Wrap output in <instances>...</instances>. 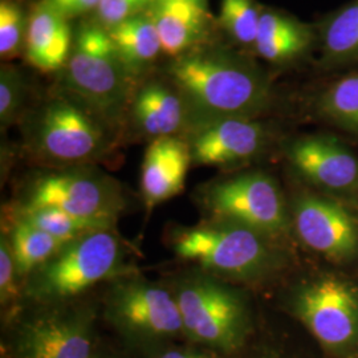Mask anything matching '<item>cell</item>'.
Segmentation results:
<instances>
[{"label":"cell","mask_w":358,"mask_h":358,"mask_svg":"<svg viewBox=\"0 0 358 358\" xmlns=\"http://www.w3.org/2000/svg\"><path fill=\"white\" fill-rule=\"evenodd\" d=\"M167 76L186 105L189 131L227 118H257L275 99L272 78L250 57L201 47L176 57Z\"/></svg>","instance_id":"6da1fadb"},{"label":"cell","mask_w":358,"mask_h":358,"mask_svg":"<svg viewBox=\"0 0 358 358\" xmlns=\"http://www.w3.org/2000/svg\"><path fill=\"white\" fill-rule=\"evenodd\" d=\"M136 273L115 229L90 231L68 242L24 282L23 301L51 307L76 301L101 282Z\"/></svg>","instance_id":"7a4b0ae2"},{"label":"cell","mask_w":358,"mask_h":358,"mask_svg":"<svg viewBox=\"0 0 358 358\" xmlns=\"http://www.w3.org/2000/svg\"><path fill=\"white\" fill-rule=\"evenodd\" d=\"M63 69L65 93L87 105L112 128L122 124L136 93V78L129 73L105 28L93 20L78 26Z\"/></svg>","instance_id":"3957f363"},{"label":"cell","mask_w":358,"mask_h":358,"mask_svg":"<svg viewBox=\"0 0 358 358\" xmlns=\"http://www.w3.org/2000/svg\"><path fill=\"white\" fill-rule=\"evenodd\" d=\"M113 131L100 115L63 92L29 117L27 148L36 159L53 169L87 166L112 150Z\"/></svg>","instance_id":"277c9868"},{"label":"cell","mask_w":358,"mask_h":358,"mask_svg":"<svg viewBox=\"0 0 358 358\" xmlns=\"http://www.w3.org/2000/svg\"><path fill=\"white\" fill-rule=\"evenodd\" d=\"M269 241L238 224L207 220L174 232L171 247L179 259L222 280L254 282L266 278L279 264Z\"/></svg>","instance_id":"5b68a950"},{"label":"cell","mask_w":358,"mask_h":358,"mask_svg":"<svg viewBox=\"0 0 358 358\" xmlns=\"http://www.w3.org/2000/svg\"><path fill=\"white\" fill-rule=\"evenodd\" d=\"M170 291L187 338L226 353L243 344L248 310L242 294L224 280L196 269L177 278Z\"/></svg>","instance_id":"8992f818"},{"label":"cell","mask_w":358,"mask_h":358,"mask_svg":"<svg viewBox=\"0 0 358 358\" xmlns=\"http://www.w3.org/2000/svg\"><path fill=\"white\" fill-rule=\"evenodd\" d=\"M17 206L53 207L115 229L127 199L115 178L87 165L51 169L34 177Z\"/></svg>","instance_id":"52a82bcc"},{"label":"cell","mask_w":358,"mask_h":358,"mask_svg":"<svg viewBox=\"0 0 358 358\" xmlns=\"http://www.w3.org/2000/svg\"><path fill=\"white\" fill-rule=\"evenodd\" d=\"M210 220L227 222L269 239L284 236L289 217L278 183L264 173H244L219 179L198 192Z\"/></svg>","instance_id":"ba28073f"},{"label":"cell","mask_w":358,"mask_h":358,"mask_svg":"<svg viewBox=\"0 0 358 358\" xmlns=\"http://www.w3.org/2000/svg\"><path fill=\"white\" fill-rule=\"evenodd\" d=\"M103 312L106 320L134 343L152 344L185 334L170 288L137 273L110 282L103 297Z\"/></svg>","instance_id":"9c48e42d"},{"label":"cell","mask_w":358,"mask_h":358,"mask_svg":"<svg viewBox=\"0 0 358 358\" xmlns=\"http://www.w3.org/2000/svg\"><path fill=\"white\" fill-rule=\"evenodd\" d=\"M36 309L17 327L15 358H93L94 306L72 301Z\"/></svg>","instance_id":"30bf717a"},{"label":"cell","mask_w":358,"mask_h":358,"mask_svg":"<svg viewBox=\"0 0 358 358\" xmlns=\"http://www.w3.org/2000/svg\"><path fill=\"white\" fill-rule=\"evenodd\" d=\"M294 313L322 345L345 350L358 343V292L337 278L303 285L294 299Z\"/></svg>","instance_id":"8fae6325"},{"label":"cell","mask_w":358,"mask_h":358,"mask_svg":"<svg viewBox=\"0 0 358 358\" xmlns=\"http://www.w3.org/2000/svg\"><path fill=\"white\" fill-rule=\"evenodd\" d=\"M294 223L303 243L334 262L358 252V222L344 206L328 198L306 195L294 205Z\"/></svg>","instance_id":"7c38bea8"},{"label":"cell","mask_w":358,"mask_h":358,"mask_svg":"<svg viewBox=\"0 0 358 358\" xmlns=\"http://www.w3.org/2000/svg\"><path fill=\"white\" fill-rule=\"evenodd\" d=\"M267 127L256 118H227L187 133L192 165H241L262 153L268 142Z\"/></svg>","instance_id":"4fadbf2b"},{"label":"cell","mask_w":358,"mask_h":358,"mask_svg":"<svg viewBox=\"0 0 358 358\" xmlns=\"http://www.w3.org/2000/svg\"><path fill=\"white\" fill-rule=\"evenodd\" d=\"M285 154L294 170L315 186L331 192L358 190V157L328 134H309L288 143Z\"/></svg>","instance_id":"5bb4252c"},{"label":"cell","mask_w":358,"mask_h":358,"mask_svg":"<svg viewBox=\"0 0 358 358\" xmlns=\"http://www.w3.org/2000/svg\"><path fill=\"white\" fill-rule=\"evenodd\" d=\"M192 164L186 138L177 136L150 142L143 155L140 178L145 205L153 208L178 195L185 187Z\"/></svg>","instance_id":"9a60e30c"},{"label":"cell","mask_w":358,"mask_h":358,"mask_svg":"<svg viewBox=\"0 0 358 358\" xmlns=\"http://www.w3.org/2000/svg\"><path fill=\"white\" fill-rule=\"evenodd\" d=\"M128 117L133 128L152 141L189 131L186 105L173 84L154 80L143 84L133 96Z\"/></svg>","instance_id":"2e32d148"},{"label":"cell","mask_w":358,"mask_h":358,"mask_svg":"<svg viewBox=\"0 0 358 358\" xmlns=\"http://www.w3.org/2000/svg\"><path fill=\"white\" fill-rule=\"evenodd\" d=\"M149 13L157 27L162 52L176 59L205 47L213 31L208 10L177 0H155Z\"/></svg>","instance_id":"e0dca14e"},{"label":"cell","mask_w":358,"mask_h":358,"mask_svg":"<svg viewBox=\"0 0 358 358\" xmlns=\"http://www.w3.org/2000/svg\"><path fill=\"white\" fill-rule=\"evenodd\" d=\"M28 17L24 45L28 63L43 72L63 69L75 38L69 19L47 0L38 3Z\"/></svg>","instance_id":"ac0fdd59"},{"label":"cell","mask_w":358,"mask_h":358,"mask_svg":"<svg viewBox=\"0 0 358 358\" xmlns=\"http://www.w3.org/2000/svg\"><path fill=\"white\" fill-rule=\"evenodd\" d=\"M317 44V31L288 13L264 8L254 51L273 65L294 64Z\"/></svg>","instance_id":"d6986e66"},{"label":"cell","mask_w":358,"mask_h":358,"mask_svg":"<svg viewBox=\"0 0 358 358\" xmlns=\"http://www.w3.org/2000/svg\"><path fill=\"white\" fill-rule=\"evenodd\" d=\"M317 45L324 69L358 65V0L349 1L321 22Z\"/></svg>","instance_id":"ffe728a7"},{"label":"cell","mask_w":358,"mask_h":358,"mask_svg":"<svg viewBox=\"0 0 358 358\" xmlns=\"http://www.w3.org/2000/svg\"><path fill=\"white\" fill-rule=\"evenodd\" d=\"M122 63L134 78L148 71L162 52L157 27L149 11L106 29Z\"/></svg>","instance_id":"44dd1931"},{"label":"cell","mask_w":358,"mask_h":358,"mask_svg":"<svg viewBox=\"0 0 358 358\" xmlns=\"http://www.w3.org/2000/svg\"><path fill=\"white\" fill-rule=\"evenodd\" d=\"M7 236L13 251V262L19 276L23 282L40 266L47 263L56 255L65 244L71 241H63L35 226L27 223L19 217H11L7 230L3 231Z\"/></svg>","instance_id":"7402d4cb"},{"label":"cell","mask_w":358,"mask_h":358,"mask_svg":"<svg viewBox=\"0 0 358 358\" xmlns=\"http://www.w3.org/2000/svg\"><path fill=\"white\" fill-rule=\"evenodd\" d=\"M316 105L325 120L358 134V73L334 80L321 90Z\"/></svg>","instance_id":"603a6c76"},{"label":"cell","mask_w":358,"mask_h":358,"mask_svg":"<svg viewBox=\"0 0 358 358\" xmlns=\"http://www.w3.org/2000/svg\"><path fill=\"white\" fill-rule=\"evenodd\" d=\"M13 217H19L27 223L35 226L38 230L44 231L63 241H73L90 231L113 229L96 222L71 215L53 207L16 206L13 210Z\"/></svg>","instance_id":"cb8c5ba5"},{"label":"cell","mask_w":358,"mask_h":358,"mask_svg":"<svg viewBox=\"0 0 358 358\" xmlns=\"http://www.w3.org/2000/svg\"><path fill=\"white\" fill-rule=\"evenodd\" d=\"M263 10L256 0H220L217 26L234 44L254 50Z\"/></svg>","instance_id":"d4e9b609"},{"label":"cell","mask_w":358,"mask_h":358,"mask_svg":"<svg viewBox=\"0 0 358 358\" xmlns=\"http://www.w3.org/2000/svg\"><path fill=\"white\" fill-rule=\"evenodd\" d=\"M27 81L19 68L3 63L0 68V127L1 130L16 124L24 115Z\"/></svg>","instance_id":"484cf974"},{"label":"cell","mask_w":358,"mask_h":358,"mask_svg":"<svg viewBox=\"0 0 358 358\" xmlns=\"http://www.w3.org/2000/svg\"><path fill=\"white\" fill-rule=\"evenodd\" d=\"M28 19L16 0H0V56L3 62L24 52Z\"/></svg>","instance_id":"4316f807"},{"label":"cell","mask_w":358,"mask_h":358,"mask_svg":"<svg viewBox=\"0 0 358 358\" xmlns=\"http://www.w3.org/2000/svg\"><path fill=\"white\" fill-rule=\"evenodd\" d=\"M23 301V282L13 262V251L7 236H0V303L8 309Z\"/></svg>","instance_id":"83f0119b"},{"label":"cell","mask_w":358,"mask_h":358,"mask_svg":"<svg viewBox=\"0 0 358 358\" xmlns=\"http://www.w3.org/2000/svg\"><path fill=\"white\" fill-rule=\"evenodd\" d=\"M154 3L155 0H101L94 11L93 22L109 29L136 15L149 11Z\"/></svg>","instance_id":"f1b7e54d"},{"label":"cell","mask_w":358,"mask_h":358,"mask_svg":"<svg viewBox=\"0 0 358 358\" xmlns=\"http://www.w3.org/2000/svg\"><path fill=\"white\" fill-rule=\"evenodd\" d=\"M52 6L63 13L69 20L93 13L97 10L101 0H47Z\"/></svg>","instance_id":"f546056e"},{"label":"cell","mask_w":358,"mask_h":358,"mask_svg":"<svg viewBox=\"0 0 358 358\" xmlns=\"http://www.w3.org/2000/svg\"><path fill=\"white\" fill-rule=\"evenodd\" d=\"M155 358H219L214 355L208 353H202L196 350H190V349H169L164 350L161 355H158Z\"/></svg>","instance_id":"4dcf8cb0"},{"label":"cell","mask_w":358,"mask_h":358,"mask_svg":"<svg viewBox=\"0 0 358 358\" xmlns=\"http://www.w3.org/2000/svg\"><path fill=\"white\" fill-rule=\"evenodd\" d=\"M177 1H185V3H192V4H195V6L201 7V8H205V10H208V0H177Z\"/></svg>","instance_id":"1f68e13d"}]
</instances>
